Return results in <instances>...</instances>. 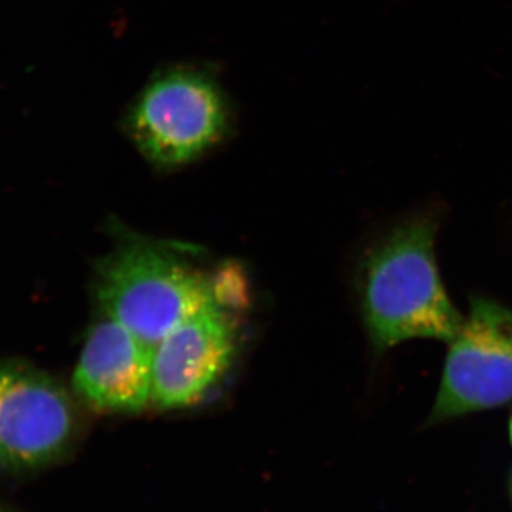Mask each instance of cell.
Returning a JSON list of instances; mask_svg holds the SVG:
<instances>
[{
    "instance_id": "8992f818",
    "label": "cell",
    "mask_w": 512,
    "mask_h": 512,
    "mask_svg": "<svg viewBox=\"0 0 512 512\" xmlns=\"http://www.w3.org/2000/svg\"><path fill=\"white\" fill-rule=\"evenodd\" d=\"M237 328L228 311L211 305L171 330L153 348V396L160 410L202 402L232 365Z\"/></svg>"
},
{
    "instance_id": "5b68a950",
    "label": "cell",
    "mask_w": 512,
    "mask_h": 512,
    "mask_svg": "<svg viewBox=\"0 0 512 512\" xmlns=\"http://www.w3.org/2000/svg\"><path fill=\"white\" fill-rule=\"evenodd\" d=\"M450 349L430 423L512 402V309L471 299Z\"/></svg>"
},
{
    "instance_id": "6da1fadb",
    "label": "cell",
    "mask_w": 512,
    "mask_h": 512,
    "mask_svg": "<svg viewBox=\"0 0 512 512\" xmlns=\"http://www.w3.org/2000/svg\"><path fill=\"white\" fill-rule=\"evenodd\" d=\"M360 298L367 333L379 352L410 339L451 342L463 326L441 284L430 220L400 225L367 255Z\"/></svg>"
},
{
    "instance_id": "7a4b0ae2",
    "label": "cell",
    "mask_w": 512,
    "mask_h": 512,
    "mask_svg": "<svg viewBox=\"0 0 512 512\" xmlns=\"http://www.w3.org/2000/svg\"><path fill=\"white\" fill-rule=\"evenodd\" d=\"M94 285L103 315L151 346L195 313L217 305L211 276L175 249L148 239H124L104 256Z\"/></svg>"
},
{
    "instance_id": "277c9868",
    "label": "cell",
    "mask_w": 512,
    "mask_h": 512,
    "mask_svg": "<svg viewBox=\"0 0 512 512\" xmlns=\"http://www.w3.org/2000/svg\"><path fill=\"white\" fill-rule=\"evenodd\" d=\"M79 430L72 394L55 377L0 360V468L32 471L69 451Z\"/></svg>"
},
{
    "instance_id": "3957f363",
    "label": "cell",
    "mask_w": 512,
    "mask_h": 512,
    "mask_svg": "<svg viewBox=\"0 0 512 512\" xmlns=\"http://www.w3.org/2000/svg\"><path fill=\"white\" fill-rule=\"evenodd\" d=\"M228 106L220 87L195 70H170L144 87L127 131L138 151L164 170L204 156L227 134Z\"/></svg>"
},
{
    "instance_id": "9c48e42d",
    "label": "cell",
    "mask_w": 512,
    "mask_h": 512,
    "mask_svg": "<svg viewBox=\"0 0 512 512\" xmlns=\"http://www.w3.org/2000/svg\"><path fill=\"white\" fill-rule=\"evenodd\" d=\"M511 493H512V480H511Z\"/></svg>"
},
{
    "instance_id": "52a82bcc",
    "label": "cell",
    "mask_w": 512,
    "mask_h": 512,
    "mask_svg": "<svg viewBox=\"0 0 512 512\" xmlns=\"http://www.w3.org/2000/svg\"><path fill=\"white\" fill-rule=\"evenodd\" d=\"M153 348L103 315L84 340L73 393L97 412H143L153 396Z\"/></svg>"
},
{
    "instance_id": "ba28073f",
    "label": "cell",
    "mask_w": 512,
    "mask_h": 512,
    "mask_svg": "<svg viewBox=\"0 0 512 512\" xmlns=\"http://www.w3.org/2000/svg\"><path fill=\"white\" fill-rule=\"evenodd\" d=\"M510 434H511V441H512V419H511V423H510Z\"/></svg>"
}]
</instances>
